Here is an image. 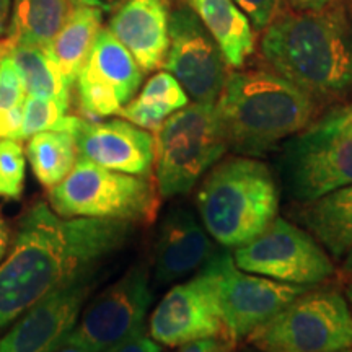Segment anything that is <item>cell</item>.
Wrapping results in <instances>:
<instances>
[{
	"mask_svg": "<svg viewBox=\"0 0 352 352\" xmlns=\"http://www.w3.org/2000/svg\"><path fill=\"white\" fill-rule=\"evenodd\" d=\"M122 2H124V0H70V3H72L74 7H76V6H88V7L100 8L101 12L116 10V8L120 7Z\"/></svg>",
	"mask_w": 352,
	"mask_h": 352,
	"instance_id": "d6a6232c",
	"label": "cell"
},
{
	"mask_svg": "<svg viewBox=\"0 0 352 352\" xmlns=\"http://www.w3.org/2000/svg\"><path fill=\"white\" fill-rule=\"evenodd\" d=\"M219 270V302L227 336L232 341L248 338L258 327L279 314L314 285L287 284L241 271L230 253L215 254Z\"/></svg>",
	"mask_w": 352,
	"mask_h": 352,
	"instance_id": "4fadbf2b",
	"label": "cell"
},
{
	"mask_svg": "<svg viewBox=\"0 0 352 352\" xmlns=\"http://www.w3.org/2000/svg\"><path fill=\"white\" fill-rule=\"evenodd\" d=\"M51 209L65 219L91 217L152 223L160 195L151 179L120 173L77 158L70 173L50 189Z\"/></svg>",
	"mask_w": 352,
	"mask_h": 352,
	"instance_id": "52a82bcc",
	"label": "cell"
},
{
	"mask_svg": "<svg viewBox=\"0 0 352 352\" xmlns=\"http://www.w3.org/2000/svg\"><path fill=\"white\" fill-rule=\"evenodd\" d=\"M292 215L334 258H344L352 250V184L318 199L296 202Z\"/></svg>",
	"mask_w": 352,
	"mask_h": 352,
	"instance_id": "d6986e66",
	"label": "cell"
},
{
	"mask_svg": "<svg viewBox=\"0 0 352 352\" xmlns=\"http://www.w3.org/2000/svg\"><path fill=\"white\" fill-rule=\"evenodd\" d=\"M232 258L241 271L287 284L315 285L336 272L323 246L284 217H276L256 239L235 248Z\"/></svg>",
	"mask_w": 352,
	"mask_h": 352,
	"instance_id": "9c48e42d",
	"label": "cell"
},
{
	"mask_svg": "<svg viewBox=\"0 0 352 352\" xmlns=\"http://www.w3.org/2000/svg\"><path fill=\"white\" fill-rule=\"evenodd\" d=\"M26 157L38 182L51 189L63 182L76 165V138L69 131L38 132L26 144Z\"/></svg>",
	"mask_w": 352,
	"mask_h": 352,
	"instance_id": "d4e9b609",
	"label": "cell"
},
{
	"mask_svg": "<svg viewBox=\"0 0 352 352\" xmlns=\"http://www.w3.org/2000/svg\"><path fill=\"white\" fill-rule=\"evenodd\" d=\"M152 302L148 267L139 263L83 308L63 346H77L88 352L107 351L145 328Z\"/></svg>",
	"mask_w": 352,
	"mask_h": 352,
	"instance_id": "30bf717a",
	"label": "cell"
},
{
	"mask_svg": "<svg viewBox=\"0 0 352 352\" xmlns=\"http://www.w3.org/2000/svg\"><path fill=\"white\" fill-rule=\"evenodd\" d=\"M201 223L226 248H239L271 226L279 209V188L270 166L254 157L217 162L196 192Z\"/></svg>",
	"mask_w": 352,
	"mask_h": 352,
	"instance_id": "277c9868",
	"label": "cell"
},
{
	"mask_svg": "<svg viewBox=\"0 0 352 352\" xmlns=\"http://www.w3.org/2000/svg\"><path fill=\"white\" fill-rule=\"evenodd\" d=\"M8 243H10V228H8L6 219L0 215V263L8 252Z\"/></svg>",
	"mask_w": 352,
	"mask_h": 352,
	"instance_id": "836d02e7",
	"label": "cell"
},
{
	"mask_svg": "<svg viewBox=\"0 0 352 352\" xmlns=\"http://www.w3.org/2000/svg\"><path fill=\"white\" fill-rule=\"evenodd\" d=\"M170 46L164 67L196 103H215L227 80V60L189 3L170 12Z\"/></svg>",
	"mask_w": 352,
	"mask_h": 352,
	"instance_id": "7c38bea8",
	"label": "cell"
},
{
	"mask_svg": "<svg viewBox=\"0 0 352 352\" xmlns=\"http://www.w3.org/2000/svg\"><path fill=\"white\" fill-rule=\"evenodd\" d=\"M261 54L272 72L318 104L349 98L352 13L347 0L314 12H283L266 26Z\"/></svg>",
	"mask_w": 352,
	"mask_h": 352,
	"instance_id": "7a4b0ae2",
	"label": "cell"
},
{
	"mask_svg": "<svg viewBox=\"0 0 352 352\" xmlns=\"http://www.w3.org/2000/svg\"><path fill=\"white\" fill-rule=\"evenodd\" d=\"M8 57L19 69L26 95L54 100L69 109L70 87L65 83L47 47L13 44Z\"/></svg>",
	"mask_w": 352,
	"mask_h": 352,
	"instance_id": "cb8c5ba5",
	"label": "cell"
},
{
	"mask_svg": "<svg viewBox=\"0 0 352 352\" xmlns=\"http://www.w3.org/2000/svg\"><path fill=\"white\" fill-rule=\"evenodd\" d=\"M132 226L113 219H65L46 202L33 204L0 263V329L52 290L96 274L129 243Z\"/></svg>",
	"mask_w": 352,
	"mask_h": 352,
	"instance_id": "6da1fadb",
	"label": "cell"
},
{
	"mask_svg": "<svg viewBox=\"0 0 352 352\" xmlns=\"http://www.w3.org/2000/svg\"><path fill=\"white\" fill-rule=\"evenodd\" d=\"M235 341L227 336L204 338V340L191 341L183 344L179 352H233L235 351Z\"/></svg>",
	"mask_w": 352,
	"mask_h": 352,
	"instance_id": "4dcf8cb0",
	"label": "cell"
},
{
	"mask_svg": "<svg viewBox=\"0 0 352 352\" xmlns=\"http://www.w3.org/2000/svg\"><path fill=\"white\" fill-rule=\"evenodd\" d=\"M12 47H13V41L7 36V34L0 36V63H2V60L6 59L8 54H10Z\"/></svg>",
	"mask_w": 352,
	"mask_h": 352,
	"instance_id": "d590c367",
	"label": "cell"
},
{
	"mask_svg": "<svg viewBox=\"0 0 352 352\" xmlns=\"http://www.w3.org/2000/svg\"><path fill=\"white\" fill-rule=\"evenodd\" d=\"M227 151L215 103L195 101L178 109L157 131L153 164L158 195H188Z\"/></svg>",
	"mask_w": 352,
	"mask_h": 352,
	"instance_id": "8992f818",
	"label": "cell"
},
{
	"mask_svg": "<svg viewBox=\"0 0 352 352\" xmlns=\"http://www.w3.org/2000/svg\"><path fill=\"white\" fill-rule=\"evenodd\" d=\"M78 118L67 116V109L57 101L26 95L23 100L21 126L13 139L26 140L44 131H69L74 134Z\"/></svg>",
	"mask_w": 352,
	"mask_h": 352,
	"instance_id": "484cf974",
	"label": "cell"
},
{
	"mask_svg": "<svg viewBox=\"0 0 352 352\" xmlns=\"http://www.w3.org/2000/svg\"><path fill=\"white\" fill-rule=\"evenodd\" d=\"M26 157L21 140L0 139V199L16 201L23 195Z\"/></svg>",
	"mask_w": 352,
	"mask_h": 352,
	"instance_id": "83f0119b",
	"label": "cell"
},
{
	"mask_svg": "<svg viewBox=\"0 0 352 352\" xmlns=\"http://www.w3.org/2000/svg\"><path fill=\"white\" fill-rule=\"evenodd\" d=\"M142 78L131 52L108 28H101L76 82L82 113L90 120L118 114L138 94Z\"/></svg>",
	"mask_w": 352,
	"mask_h": 352,
	"instance_id": "5bb4252c",
	"label": "cell"
},
{
	"mask_svg": "<svg viewBox=\"0 0 352 352\" xmlns=\"http://www.w3.org/2000/svg\"><path fill=\"white\" fill-rule=\"evenodd\" d=\"M277 171L285 197L294 202L352 184V108H334L285 140Z\"/></svg>",
	"mask_w": 352,
	"mask_h": 352,
	"instance_id": "5b68a950",
	"label": "cell"
},
{
	"mask_svg": "<svg viewBox=\"0 0 352 352\" xmlns=\"http://www.w3.org/2000/svg\"><path fill=\"white\" fill-rule=\"evenodd\" d=\"M72 8L70 0H13L7 36L13 44L47 47Z\"/></svg>",
	"mask_w": 352,
	"mask_h": 352,
	"instance_id": "7402d4cb",
	"label": "cell"
},
{
	"mask_svg": "<svg viewBox=\"0 0 352 352\" xmlns=\"http://www.w3.org/2000/svg\"><path fill=\"white\" fill-rule=\"evenodd\" d=\"M170 0H124L109 19L108 30L142 72L160 67L170 46Z\"/></svg>",
	"mask_w": 352,
	"mask_h": 352,
	"instance_id": "ac0fdd59",
	"label": "cell"
},
{
	"mask_svg": "<svg viewBox=\"0 0 352 352\" xmlns=\"http://www.w3.org/2000/svg\"><path fill=\"white\" fill-rule=\"evenodd\" d=\"M228 148L264 157L315 121L318 103L272 70L227 76L217 103Z\"/></svg>",
	"mask_w": 352,
	"mask_h": 352,
	"instance_id": "3957f363",
	"label": "cell"
},
{
	"mask_svg": "<svg viewBox=\"0 0 352 352\" xmlns=\"http://www.w3.org/2000/svg\"><path fill=\"white\" fill-rule=\"evenodd\" d=\"M188 103L189 96L179 82L170 72H158L118 114L145 131H158L166 118Z\"/></svg>",
	"mask_w": 352,
	"mask_h": 352,
	"instance_id": "603a6c76",
	"label": "cell"
},
{
	"mask_svg": "<svg viewBox=\"0 0 352 352\" xmlns=\"http://www.w3.org/2000/svg\"><path fill=\"white\" fill-rule=\"evenodd\" d=\"M77 158L103 168L147 178L155 160V139L124 120L85 121L74 129Z\"/></svg>",
	"mask_w": 352,
	"mask_h": 352,
	"instance_id": "2e32d148",
	"label": "cell"
},
{
	"mask_svg": "<svg viewBox=\"0 0 352 352\" xmlns=\"http://www.w3.org/2000/svg\"><path fill=\"white\" fill-rule=\"evenodd\" d=\"M162 344H158L157 341H153L144 329L132 333L131 336L124 338V340L116 342L111 347H108L103 352H162Z\"/></svg>",
	"mask_w": 352,
	"mask_h": 352,
	"instance_id": "f546056e",
	"label": "cell"
},
{
	"mask_svg": "<svg viewBox=\"0 0 352 352\" xmlns=\"http://www.w3.org/2000/svg\"><path fill=\"white\" fill-rule=\"evenodd\" d=\"M217 253L214 241L191 209H170L158 228L153 248V279L170 285L195 274Z\"/></svg>",
	"mask_w": 352,
	"mask_h": 352,
	"instance_id": "e0dca14e",
	"label": "cell"
},
{
	"mask_svg": "<svg viewBox=\"0 0 352 352\" xmlns=\"http://www.w3.org/2000/svg\"><path fill=\"white\" fill-rule=\"evenodd\" d=\"M56 352H88V351L82 349V347H77V346H63L60 349H57Z\"/></svg>",
	"mask_w": 352,
	"mask_h": 352,
	"instance_id": "74e56055",
	"label": "cell"
},
{
	"mask_svg": "<svg viewBox=\"0 0 352 352\" xmlns=\"http://www.w3.org/2000/svg\"><path fill=\"white\" fill-rule=\"evenodd\" d=\"M215 254L191 279L173 285L155 307L148 333L158 344L178 347L204 338L227 336L220 311Z\"/></svg>",
	"mask_w": 352,
	"mask_h": 352,
	"instance_id": "8fae6325",
	"label": "cell"
},
{
	"mask_svg": "<svg viewBox=\"0 0 352 352\" xmlns=\"http://www.w3.org/2000/svg\"><path fill=\"white\" fill-rule=\"evenodd\" d=\"M188 3L219 44L227 64L241 67L254 51V33L245 13L233 0H188Z\"/></svg>",
	"mask_w": 352,
	"mask_h": 352,
	"instance_id": "ffe728a7",
	"label": "cell"
},
{
	"mask_svg": "<svg viewBox=\"0 0 352 352\" xmlns=\"http://www.w3.org/2000/svg\"><path fill=\"white\" fill-rule=\"evenodd\" d=\"M336 0H284L285 10L294 12H314L331 6Z\"/></svg>",
	"mask_w": 352,
	"mask_h": 352,
	"instance_id": "1f68e13d",
	"label": "cell"
},
{
	"mask_svg": "<svg viewBox=\"0 0 352 352\" xmlns=\"http://www.w3.org/2000/svg\"><path fill=\"white\" fill-rule=\"evenodd\" d=\"M346 296H347V300H349V307H351V311H352V284H349L346 287Z\"/></svg>",
	"mask_w": 352,
	"mask_h": 352,
	"instance_id": "f35d334b",
	"label": "cell"
},
{
	"mask_svg": "<svg viewBox=\"0 0 352 352\" xmlns=\"http://www.w3.org/2000/svg\"><path fill=\"white\" fill-rule=\"evenodd\" d=\"M10 0H0V36L7 34L8 21H10Z\"/></svg>",
	"mask_w": 352,
	"mask_h": 352,
	"instance_id": "e575fe53",
	"label": "cell"
},
{
	"mask_svg": "<svg viewBox=\"0 0 352 352\" xmlns=\"http://www.w3.org/2000/svg\"><path fill=\"white\" fill-rule=\"evenodd\" d=\"M342 271L344 274L352 279V250L344 256V263H342Z\"/></svg>",
	"mask_w": 352,
	"mask_h": 352,
	"instance_id": "8d00e7d4",
	"label": "cell"
},
{
	"mask_svg": "<svg viewBox=\"0 0 352 352\" xmlns=\"http://www.w3.org/2000/svg\"><path fill=\"white\" fill-rule=\"evenodd\" d=\"M96 284V274H90L39 298L13 321L10 331L0 340V352H56L60 349Z\"/></svg>",
	"mask_w": 352,
	"mask_h": 352,
	"instance_id": "9a60e30c",
	"label": "cell"
},
{
	"mask_svg": "<svg viewBox=\"0 0 352 352\" xmlns=\"http://www.w3.org/2000/svg\"><path fill=\"white\" fill-rule=\"evenodd\" d=\"M328 352H352L351 347H344V349H336V351H328Z\"/></svg>",
	"mask_w": 352,
	"mask_h": 352,
	"instance_id": "ab89813d",
	"label": "cell"
},
{
	"mask_svg": "<svg viewBox=\"0 0 352 352\" xmlns=\"http://www.w3.org/2000/svg\"><path fill=\"white\" fill-rule=\"evenodd\" d=\"M233 3L245 13L254 30L263 32L274 19L279 0H233Z\"/></svg>",
	"mask_w": 352,
	"mask_h": 352,
	"instance_id": "f1b7e54d",
	"label": "cell"
},
{
	"mask_svg": "<svg viewBox=\"0 0 352 352\" xmlns=\"http://www.w3.org/2000/svg\"><path fill=\"white\" fill-rule=\"evenodd\" d=\"M25 88L10 57L0 63V139L15 138L23 116Z\"/></svg>",
	"mask_w": 352,
	"mask_h": 352,
	"instance_id": "4316f807",
	"label": "cell"
},
{
	"mask_svg": "<svg viewBox=\"0 0 352 352\" xmlns=\"http://www.w3.org/2000/svg\"><path fill=\"white\" fill-rule=\"evenodd\" d=\"M261 352H328L352 346V311L336 289L310 287L248 334Z\"/></svg>",
	"mask_w": 352,
	"mask_h": 352,
	"instance_id": "ba28073f",
	"label": "cell"
},
{
	"mask_svg": "<svg viewBox=\"0 0 352 352\" xmlns=\"http://www.w3.org/2000/svg\"><path fill=\"white\" fill-rule=\"evenodd\" d=\"M101 16L103 12L100 8L76 6L47 46L57 69L70 88L76 85L78 74L90 56L96 34L101 30Z\"/></svg>",
	"mask_w": 352,
	"mask_h": 352,
	"instance_id": "44dd1931",
	"label": "cell"
}]
</instances>
